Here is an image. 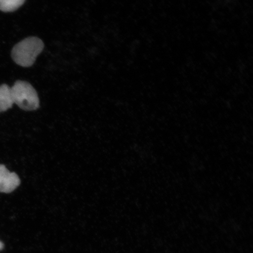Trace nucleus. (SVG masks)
Masks as SVG:
<instances>
[{
	"instance_id": "f257e3e1",
	"label": "nucleus",
	"mask_w": 253,
	"mask_h": 253,
	"mask_svg": "<svg viewBox=\"0 0 253 253\" xmlns=\"http://www.w3.org/2000/svg\"><path fill=\"white\" fill-rule=\"evenodd\" d=\"M44 48L42 41L36 37L27 38L14 46L11 56L17 65L24 68L33 66Z\"/></svg>"
},
{
	"instance_id": "f03ea898",
	"label": "nucleus",
	"mask_w": 253,
	"mask_h": 253,
	"mask_svg": "<svg viewBox=\"0 0 253 253\" xmlns=\"http://www.w3.org/2000/svg\"><path fill=\"white\" fill-rule=\"evenodd\" d=\"M14 104L25 111H34L39 108L40 99L37 91L27 82L18 81L11 87Z\"/></svg>"
},
{
	"instance_id": "7ed1b4c3",
	"label": "nucleus",
	"mask_w": 253,
	"mask_h": 253,
	"mask_svg": "<svg viewBox=\"0 0 253 253\" xmlns=\"http://www.w3.org/2000/svg\"><path fill=\"white\" fill-rule=\"evenodd\" d=\"M21 181L15 172H12L4 165L0 164V192L9 194L20 185Z\"/></svg>"
},
{
	"instance_id": "20e7f679",
	"label": "nucleus",
	"mask_w": 253,
	"mask_h": 253,
	"mask_svg": "<svg viewBox=\"0 0 253 253\" xmlns=\"http://www.w3.org/2000/svg\"><path fill=\"white\" fill-rule=\"evenodd\" d=\"M14 102L12 100L11 87L7 84L0 86V113L11 109Z\"/></svg>"
},
{
	"instance_id": "39448f33",
	"label": "nucleus",
	"mask_w": 253,
	"mask_h": 253,
	"mask_svg": "<svg viewBox=\"0 0 253 253\" xmlns=\"http://www.w3.org/2000/svg\"><path fill=\"white\" fill-rule=\"evenodd\" d=\"M25 0H0V11L14 12L24 4Z\"/></svg>"
},
{
	"instance_id": "423d86ee",
	"label": "nucleus",
	"mask_w": 253,
	"mask_h": 253,
	"mask_svg": "<svg viewBox=\"0 0 253 253\" xmlns=\"http://www.w3.org/2000/svg\"><path fill=\"white\" fill-rule=\"evenodd\" d=\"M3 248H4V244H3V243L0 241V251H1Z\"/></svg>"
}]
</instances>
